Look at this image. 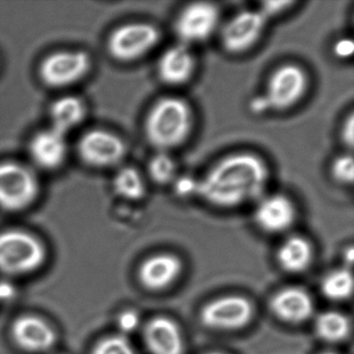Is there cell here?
Listing matches in <instances>:
<instances>
[{
    "label": "cell",
    "instance_id": "obj_17",
    "mask_svg": "<svg viewBox=\"0 0 354 354\" xmlns=\"http://www.w3.org/2000/svg\"><path fill=\"white\" fill-rule=\"evenodd\" d=\"M182 263L173 254H157L145 261L140 269L142 285L150 290H162L169 287L179 277Z\"/></svg>",
    "mask_w": 354,
    "mask_h": 354
},
{
    "label": "cell",
    "instance_id": "obj_21",
    "mask_svg": "<svg viewBox=\"0 0 354 354\" xmlns=\"http://www.w3.org/2000/svg\"><path fill=\"white\" fill-rule=\"evenodd\" d=\"M113 187L120 198L140 201L146 194V182L142 174L131 167H122L113 177Z\"/></svg>",
    "mask_w": 354,
    "mask_h": 354
},
{
    "label": "cell",
    "instance_id": "obj_18",
    "mask_svg": "<svg viewBox=\"0 0 354 354\" xmlns=\"http://www.w3.org/2000/svg\"><path fill=\"white\" fill-rule=\"evenodd\" d=\"M271 308L281 320L289 323H300L310 318L314 306L312 298L304 290L287 288L272 298Z\"/></svg>",
    "mask_w": 354,
    "mask_h": 354
},
{
    "label": "cell",
    "instance_id": "obj_6",
    "mask_svg": "<svg viewBox=\"0 0 354 354\" xmlns=\"http://www.w3.org/2000/svg\"><path fill=\"white\" fill-rule=\"evenodd\" d=\"M308 86L304 70L294 64H287L273 72L262 96L269 111H287L304 98Z\"/></svg>",
    "mask_w": 354,
    "mask_h": 354
},
{
    "label": "cell",
    "instance_id": "obj_4",
    "mask_svg": "<svg viewBox=\"0 0 354 354\" xmlns=\"http://www.w3.org/2000/svg\"><path fill=\"white\" fill-rule=\"evenodd\" d=\"M160 41V32L147 22H133L115 28L109 40L107 50L122 63L138 61L148 55Z\"/></svg>",
    "mask_w": 354,
    "mask_h": 354
},
{
    "label": "cell",
    "instance_id": "obj_7",
    "mask_svg": "<svg viewBox=\"0 0 354 354\" xmlns=\"http://www.w3.org/2000/svg\"><path fill=\"white\" fill-rule=\"evenodd\" d=\"M221 14L210 3H194L186 6L175 21V32L180 43L186 46L206 42L218 30Z\"/></svg>",
    "mask_w": 354,
    "mask_h": 354
},
{
    "label": "cell",
    "instance_id": "obj_24",
    "mask_svg": "<svg viewBox=\"0 0 354 354\" xmlns=\"http://www.w3.org/2000/svg\"><path fill=\"white\" fill-rule=\"evenodd\" d=\"M148 175L157 185L173 184L177 178V165L169 152L157 151L149 161Z\"/></svg>",
    "mask_w": 354,
    "mask_h": 354
},
{
    "label": "cell",
    "instance_id": "obj_26",
    "mask_svg": "<svg viewBox=\"0 0 354 354\" xmlns=\"http://www.w3.org/2000/svg\"><path fill=\"white\" fill-rule=\"evenodd\" d=\"M93 354H136L131 344L122 335L106 337L95 347Z\"/></svg>",
    "mask_w": 354,
    "mask_h": 354
},
{
    "label": "cell",
    "instance_id": "obj_9",
    "mask_svg": "<svg viewBox=\"0 0 354 354\" xmlns=\"http://www.w3.org/2000/svg\"><path fill=\"white\" fill-rule=\"evenodd\" d=\"M267 24L268 20L259 9L236 14L221 28L223 48L231 55L246 53L262 38Z\"/></svg>",
    "mask_w": 354,
    "mask_h": 354
},
{
    "label": "cell",
    "instance_id": "obj_13",
    "mask_svg": "<svg viewBox=\"0 0 354 354\" xmlns=\"http://www.w3.org/2000/svg\"><path fill=\"white\" fill-rule=\"evenodd\" d=\"M196 57L186 45L169 47L159 57L157 74L159 80L171 86L187 84L196 71Z\"/></svg>",
    "mask_w": 354,
    "mask_h": 354
},
{
    "label": "cell",
    "instance_id": "obj_25",
    "mask_svg": "<svg viewBox=\"0 0 354 354\" xmlns=\"http://www.w3.org/2000/svg\"><path fill=\"white\" fill-rule=\"evenodd\" d=\"M331 176L335 181L345 185H350L353 182L354 163L350 154H342L331 163Z\"/></svg>",
    "mask_w": 354,
    "mask_h": 354
},
{
    "label": "cell",
    "instance_id": "obj_20",
    "mask_svg": "<svg viewBox=\"0 0 354 354\" xmlns=\"http://www.w3.org/2000/svg\"><path fill=\"white\" fill-rule=\"evenodd\" d=\"M277 259L281 268L288 272H301L306 270L312 262V245L304 238L298 236L290 237L281 244Z\"/></svg>",
    "mask_w": 354,
    "mask_h": 354
},
{
    "label": "cell",
    "instance_id": "obj_33",
    "mask_svg": "<svg viewBox=\"0 0 354 354\" xmlns=\"http://www.w3.org/2000/svg\"><path fill=\"white\" fill-rule=\"evenodd\" d=\"M14 288L9 283H0V301L13 297Z\"/></svg>",
    "mask_w": 354,
    "mask_h": 354
},
{
    "label": "cell",
    "instance_id": "obj_31",
    "mask_svg": "<svg viewBox=\"0 0 354 354\" xmlns=\"http://www.w3.org/2000/svg\"><path fill=\"white\" fill-rule=\"evenodd\" d=\"M341 138L346 146L352 148L354 138V117L352 113L348 115L347 119L342 126Z\"/></svg>",
    "mask_w": 354,
    "mask_h": 354
},
{
    "label": "cell",
    "instance_id": "obj_19",
    "mask_svg": "<svg viewBox=\"0 0 354 354\" xmlns=\"http://www.w3.org/2000/svg\"><path fill=\"white\" fill-rule=\"evenodd\" d=\"M86 105L77 97L66 96L57 99L50 109L51 127L55 131L67 136L77 127L86 118Z\"/></svg>",
    "mask_w": 354,
    "mask_h": 354
},
{
    "label": "cell",
    "instance_id": "obj_22",
    "mask_svg": "<svg viewBox=\"0 0 354 354\" xmlns=\"http://www.w3.org/2000/svg\"><path fill=\"white\" fill-rule=\"evenodd\" d=\"M317 335L327 342H339L350 333V322L345 315L337 312H325L316 320Z\"/></svg>",
    "mask_w": 354,
    "mask_h": 354
},
{
    "label": "cell",
    "instance_id": "obj_15",
    "mask_svg": "<svg viewBox=\"0 0 354 354\" xmlns=\"http://www.w3.org/2000/svg\"><path fill=\"white\" fill-rule=\"evenodd\" d=\"M145 342L152 354H182L183 337L179 326L167 317L152 319L145 328Z\"/></svg>",
    "mask_w": 354,
    "mask_h": 354
},
{
    "label": "cell",
    "instance_id": "obj_28",
    "mask_svg": "<svg viewBox=\"0 0 354 354\" xmlns=\"http://www.w3.org/2000/svg\"><path fill=\"white\" fill-rule=\"evenodd\" d=\"M293 5L294 3H289V1H270V3H262V7L259 8V10L267 18V20H269L270 17L285 13Z\"/></svg>",
    "mask_w": 354,
    "mask_h": 354
},
{
    "label": "cell",
    "instance_id": "obj_11",
    "mask_svg": "<svg viewBox=\"0 0 354 354\" xmlns=\"http://www.w3.org/2000/svg\"><path fill=\"white\" fill-rule=\"evenodd\" d=\"M252 304L241 296H225L211 301L203 308L201 319L214 329H238L245 326L252 317Z\"/></svg>",
    "mask_w": 354,
    "mask_h": 354
},
{
    "label": "cell",
    "instance_id": "obj_2",
    "mask_svg": "<svg viewBox=\"0 0 354 354\" xmlns=\"http://www.w3.org/2000/svg\"><path fill=\"white\" fill-rule=\"evenodd\" d=\"M192 125L194 115L188 103L179 97H165L149 111L145 134L157 151L169 152L185 142Z\"/></svg>",
    "mask_w": 354,
    "mask_h": 354
},
{
    "label": "cell",
    "instance_id": "obj_30",
    "mask_svg": "<svg viewBox=\"0 0 354 354\" xmlns=\"http://www.w3.org/2000/svg\"><path fill=\"white\" fill-rule=\"evenodd\" d=\"M354 44L351 39L342 38L333 45V53L337 59H350L353 55Z\"/></svg>",
    "mask_w": 354,
    "mask_h": 354
},
{
    "label": "cell",
    "instance_id": "obj_12",
    "mask_svg": "<svg viewBox=\"0 0 354 354\" xmlns=\"http://www.w3.org/2000/svg\"><path fill=\"white\" fill-rule=\"evenodd\" d=\"M254 221L262 231L277 234L287 231L296 218V208L285 194H270L257 201Z\"/></svg>",
    "mask_w": 354,
    "mask_h": 354
},
{
    "label": "cell",
    "instance_id": "obj_8",
    "mask_svg": "<svg viewBox=\"0 0 354 354\" xmlns=\"http://www.w3.org/2000/svg\"><path fill=\"white\" fill-rule=\"evenodd\" d=\"M92 61L84 51H59L43 59L39 68L41 80L50 88H66L82 80Z\"/></svg>",
    "mask_w": 354,
    "mask_h": 354
},
{
    "label": "cell",
    "instance_id": "obj_29",
    "mask_svg": "<svg viewBox=\"0 0 354 354\" xmlns=\"http://www.w3.org/2000/svg\"><path fill=\"white\" fill-rule=\"evenodd\" d=\"M118 325L123 333H132L140 325V316L134 310H126L120 315Z\"/></svg>",
    "mask_w": 354,
    "mask_h": 354
},
{
    "label": "cell",
    "instance_id": "obj_27",
    "mask_svg": "<svg viewBox=\"0 0 354 354\" xmlns=\"http://www.w3.org/2000/svg\"><path fill=\"white\" fill-rule=\"evenodd\" d=\"M175 192L180 198H192L198 196V180L192 176H181L176 178L173 182Z\"/></svg>",
    "mask_w": 354,
    "mask_h": 354
},
{
    "label": "cell",
    "instance_id": "obj_34",
    "mask_svg": "<svg viewBox=\"0 0 354 354\" xmlns=\"http://www.w3.org/2000/svg\"><path fill=\"white\" fill-rule=\"evenodd\" d=\"M207 354H221V353H219V352H211V353H207Z\"/></svg>",
    "mask_w": 354,
    "mask_h": 354
},
{
    "label": "cell",
    "instance_id": "obj_10",
    "mask_svg": "<svg viewBox=\"0 0 354 354\" xmlns=\"http://www.w3.org/2000/svg\"><path fill=\"white\" fill-rule=\"evenodd\" d=\"M80 159L88 167H115L119 165L127 152L125 142L119 136L105 130L86 132L78 142Z\"/></svg>",
    "mask_w": 354,
    "mask_h": 354
},
{
    "label": "cell",
    "instance_id": "obj_1",
    "mask_svg": "<svg viewBox=\"0 0 354 354\" xmlns=\"http://www.w3.org/2000/svg\"><path fill=\"white\" fill-rule=\"evenodd\" d=\"M269 180L264 159L252 153H235L217 161L198 179V196L218 208H236L260 200Z\"/></svg>",
    "mask_w": 354,
    "mask_h": 354
},
{
    "label": "cell",
    "instance_id": "obj_3",
    "mask_svg": "<svg viewBox=\"0 0 354 354\" xmlns=\"http://www.w3.org/2000/svg\"><path fill=\"white\" fill-rule=\"evenodd\" d=\"M44 259V248L30 234L21 231L0 234V270L3 272H30L38 268Z\"/></svg>",
    "mask_w": 354,
    "mask_h": 354
},
{
    "label": "cell",
    "instance_id": "obj_5",
    "mask_svg": "<svg viewBox=\"0 0 354 354\" xmlns=\"http://www.w3.org/2000/svg\"><path fill=\"white\" fill-rule=\"evenodd\" d=\"M39 196L36 176L24 165L0 163V208L10 212L30 207Z\"/></svg>",
    "mask_w": 354,
    "mask_h": 354
},
{
    "label": "cell",
    "instance_id": "obj_14",
    "mask_svg": "<svg viewBox=\"0 0 354 354\" xmlns=\"http://www.w3.org/2000/svg\"><path fill=\"white\" fill-rule=\"evenodd\" d=\"M66 136L53 128L38 132L30 142V155L39 167L47 171L59 169L67 157Z\"/></svg>",
    "mask_w": 354,
    "mask_h": 354
},
{
    "label": "cell",
    "instance_id": "obj_35",
    "mask_svg": "<svg viewBox=\"0 0 354 354\" xmlns=\"http://www.w3.org/2000/svg\"><path fill=\"white\" fill-rule=\"evenodd\" d=\"M323 354H337V353H333V352H326V353H323Z\"/></svg>",
    "mask_w": 354,
    "mask_h": 354
},
{
    "label": "cell",
    "instance_id": "obj_23",
    "mask_svg": "<svg viewBox=\"0 0 354 354\" xmlns=\"http://www.w3.org/2000/svg\"><path fill=\"white\" fill-rule=\"evenodd\" d=\"M323 294L331 300H344L353 291L352 274L346 269L333 271L322 281Z\"/></svg>",
    "mask_w": 354,
    "mask_h": 354
},
{
    "label": "cell",
    "instance_id": "obj_32",
    "mask_svg": "<svg viewBox=\"0 0 354 354\" xmlns=\"http://www.w3.org/2000/svg\"><path fill=\"white\" fill-rule=\"evenodd\" d=\"M250 109L254 115H262V113L269 111L266 101L264 100L262 95H259V96L252 99L250 103Z\"/></svg>",
    "mask_w": 354,
    "mask_h": 354
},
{
    "label": "cell",
    "instance_id": "obj_16",
    "mask_svg": "<svg viewBox=\"0 0 354 354\" xmlns=\"http://www.w3.org/2000/svg\"><path fill=\"white\" fill-rule=\"evenodd\" d=\"M13 337L16 343L28 351H46L55 344V335L42 319L24 316L14 323Z\"/></svg>",
    "mask_w": 354,
    "mask_h": 354
}]
</instances>
